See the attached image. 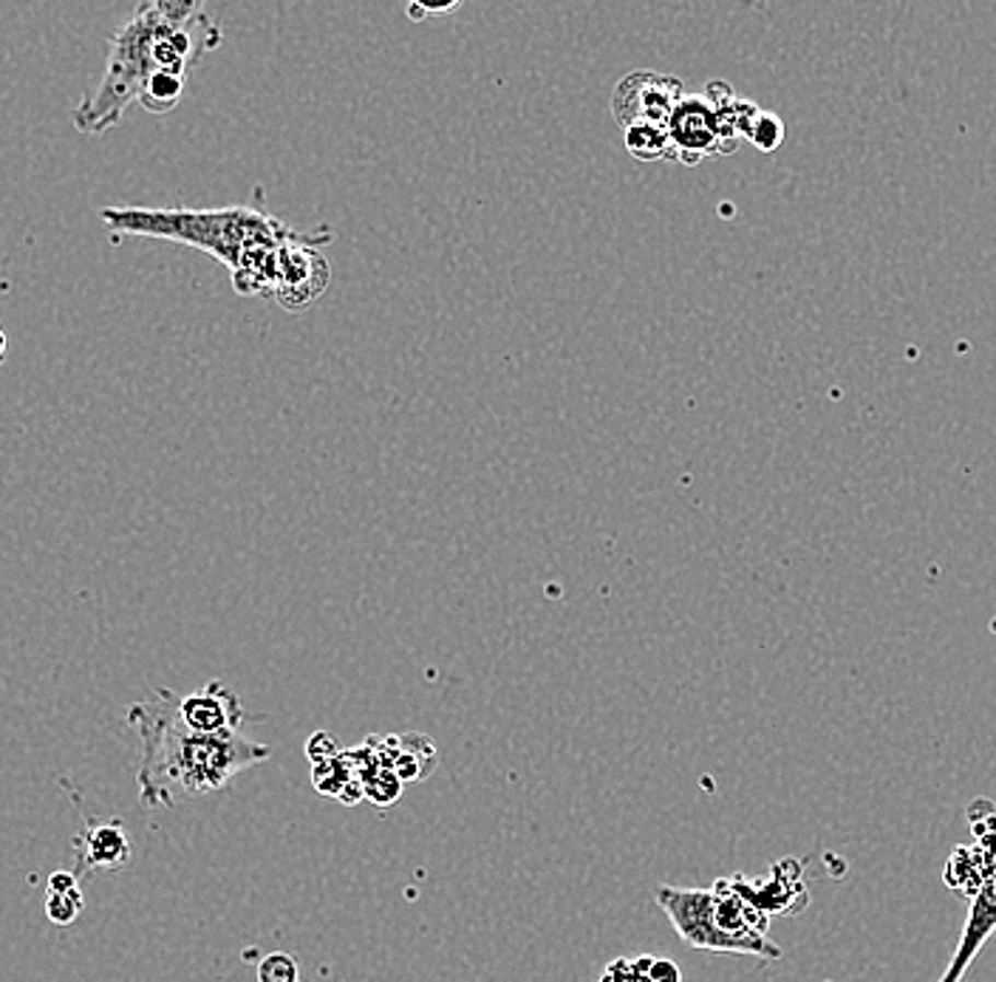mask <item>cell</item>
<instances>
[{
  "label": "cell",
  "instance_id": "5b68a950",
  "mask_svg": "<svg viewBox=\"0 0 996 982\" xmlns=\"http://www.w3.org/2000/svg\"><path fill=\"white\" fill-rule=\"evenodd\" d=\"M683 96L685 85L676 77L660 71H632L614 89V123L623 130L628 125H669Z\"/></svg>",
  "mask_w": 996,
  "mask_h": 982
},
{
  "label": "cell",
  "instance_id": "2e32d148",
  "mask_svg": "<svg viewBox=\"0 0 996 982\" xmlns=\"http://www.w3.org/2000/svg\"><path fill=\"white\" fill-rule=\"evenodd\" d=\"M301 969L287 951H273L258 962V982H298Z\"/></svg>",
  "mask_w": 996,
  "mask_h": 982
},
{
  "label": "cell",
  "instance_id": "277c9868",
  "mask_svg": "<svg viewBox=\"0 0 996 982\" xmlns=\"http://www.w3.org/2000/svg\"><path fill=\"white\" fill-rule=\"evenodd\" d=\"M332 241V232H289L283 235L275 258V284L273 298L287 312H306L309 307L321 301L332 284V266H328L323 246Z\"/></svg>",
  "mask_w": 996,
  "mask_h": 982
},
{
  "label": "cell",
  "instance_id": "9a60e30c",
  "mask_svg": "<svg viewBox=\"0 0 996 982\" xmlns=\"http://www.w3.org/2000/svg\"><path fill=\"white\" fill-rule=\"evenodd\" d=\"M787 128L785 119L773 111H758L756 123L751 125V134H748V142L762 153H776L781 145H785Z\"/></svg>",
  "mask_w": 996,
  "mask_h": 982
},
{
  "label": "cell",
  "instance_id": "3957f363",
  "mask_svg": "<svg viewBox=\"0 0 996 982\" xmlns=\"http://www.w3.org/2000/svg\"><path fill=\"white\" fill-rule=\"evenodd\" d=\"M103 224L119 235L176 241L212 255L230 269L232 287L244 298L273 294L275 258L289 224L255 207L216 210H153V207H105Z\"/></svg>",
  "mask_w": 996,
  "mask_h": 982
},
{
  "label": "cell",
  "instance_id": "52a82bcc",
  "mask_svg": "<svg viewBox=\"0 0 996 982\" xmlns=\"http://www.w3.org/2000/svg\"><path fill=\"white\" fill-rule=\"evenodd\" d=\"M173 714L196 737H235L246 719L239 694L221 680L205 682L190 694H173Z\"/></svg>",
  "mask_w": 996,
  "mask_h": 982
},
{
  "label": "cell",
  "instance_id": "30bf717a",
  "mask_svg": "<svg viewBox=\"0 0 996 982\" xmlns=\"http://www.w3.org/2000/svg\"><path fill=\"white\" fill-rule=\"evenodd\" d=\"M85 909V894L74 873H55L46 883V917L55 926H71Z\"/></svg>",
  "mask_w": 996,
  "mask_h": 982
},
{
  "label": "cell",
  "instance_id": "4fadbf2b",
  "mask_svg": "<svg viewBox=\"0 0 996 982\" xmlns=\"http://www.w3.org/2000/svg\"><path fill=\"white\" fill-rule=\"evenodd\" d=\"M185 89L187 77L157 74L148 80V85H144L142 96H139V105H142L144 111H151V114H171V111L182 103Z\"/></svg>",
  "mask_w": 996,
  "mask_h": 982
},
{
  "label": "cell",
  "instance_id": "7a4b0ae2",
  "mask_svg": "<svg viewBox=\"0 0 996 982\" xmlns=\"http://www.w3.org/2000/svg\"><path fill=\"white\" fill-rule=\"evenodd\" d=\"M139 737V801L148 810H171L187 798L210 796L239 773L267 762L273 748L235 737H196L173 714V691L159 689L151 703L128 710Z\"/></svg>",
  "mask_w": 996,
  "mask_h": 982
},
{
  "label": "cell",
  "instance_id": "7c38bea8",
  "mask_svg": "<svg viewBox=\"0 0 996 982\" xmlns=\"http://www.w3.org/2000/svg\"><path fill=\"white\" fill-rule=\"evenodd\" d=\"M623 142L626 151L637 162H660V159H674V145L669 137V125H628L623 130Z\"/></svg>",
  "mask_w": 996,
  "mask_h": 982
},
{
  "label": "cell",
  "instance_id": "ac0fdd59",
  "mask_svg": "<svg viewBox=\"0 0 996 982\" xmlns=\"http://www.w3.org/2000/svg\"><path fill=\"white\" fill-rule=\"evenodd\" d=\"M646 977H649V982H683V974L671 960H655Z\"/></svg>",
  "mask_w": 996,
  "mask_h": 982
},
{
  "label": "cell",
  "instance_id": "ba28073f",
  "mask_svg": "<svg viewBox=\"0 0 996 982\" xmlns=\"http://www.w3.org/2000/svg\"><path fill=\"white\" fill-rule=\"evenodd\" d=\"M669 137L674 159L683 164H699L703 159L722 157V139L717 128V108L708 94H685L669 119Z\"/></svg>",
  "mask_w": 996,
  "mask_h": 982
},
{
  "label": "cell",
  "instance_id": "6da1fadb",
  "mask_svg": "<svg viewBox=\"0 0 996 982\" xmlns=\"http://www.w3.org/2000/svg\"><path fill=\"white\" fill-rule=\"evenodd\" d=\"M221 28L201 3L151 0L130 12L108 46L103 80L74 111L82 137H103L123 123L125 111L139 103L148 80L178 74L190 80L198 57L219 48Z\"/></svg>",
  "mask_w": 996,
  "mask_h": 982
},
{
  "label": "cell",
  "instance_id": "8fae6325",
  "mask_svg": "<svg viewBox=\"0 0 996 982\" xmlns=\"http://www.w3.org/2000/svg\"><path fill=\"white\" fill-rule=\"evenodd\" d=\"M994 926H996V906H994V903H988V906H985V903L980 901L974 906V912H971V923H969V928H965V937H962L960 955H957V960L951 962L949 974L942 977L940 982H960L962 971L969 969L971 957L976 955V948L983 946L985 937H988L991 932H994Z\"/></svg>",
  "mask_w": 996,
  "mask_h": 982
},
{
  "label": "cell",
  "instance_id": "9c48e42d",
  "mask_svg": "<svg viewBox=\"0 0 996 982\" xmlns=\"http://www.w3.org/2000/svg\"><path fill=\"white\" fill-rule=\"evenodd\" d=\"M134 858L128 830L119 819L85 821L74 835V875L85 878L91 873H114L128 867Z\"/></svg>",
  "mask_w": 996,
  "mask_h": 982
},
{
  "label": "cell",
  "instance_id": "e0dca14e",
  "mask_svg": "<svg viewBox=\"0 0 996 982\" xmlns=\"http://www.w3.org/2000/svg\"><path fill=\"white\" fill-rule=\"evenodd\" d=\"M306 756L312 764L328 762V759L343 756V744L337 742L332 733H326V730H317V733L306 742Z\"/></svg>",
  "mask_w": 996,
  "mask_h": 982
},
{
  "label": "cell",
  "instance_id": "5bb4252c",
  "mask_svg": "<svg viewBox=\"0 0 996 982\" xmlns=\"http://www.w3.org/2000/svg\"><path fill=\"white\" fill-rule=\"evenodd\" d=\"M312 767H314L312 771L314 790L328 798H340L343 790H346L355 778H360L355 773V767L348 764L346 751H343V756L328 759V762H321V764H312Z\"/></svg>",
  "mask_w": 996,
  "mask_h": 982
},
{
  "label": "cell",
  "instance_id": "d6986e66",
  "mask_svg": "<svg viewBox=\"0 0 996 982\" xmlns=\"http://www.w3.org/2000/svg\"><path fill=\"white\" fill-rule=\"evenodd\" d=\"M7 357V335H3V328H0V362Z\"/></svg>",
  "mask_w": 996,
  "mask_h": 982
},
{
  "label": "cell",
  "instance_id": "8992f818",
  "mask_svg": "<svg viewBox=\"0 0 996 982\" xmlns=\"http://www.w3.org/2000/svg\"><path fill=\"white\" fill-rule=\"evenodd\" d=\"M657 903L662 906V912L669 914L676 935L683 937L688 946L699 948V951H714V955H739L733 940L717 926L710 889L660 887L657 889Z\"/></svg>",
  "mask_w": 996,
  "mask_h": 982
}]
</instances>
